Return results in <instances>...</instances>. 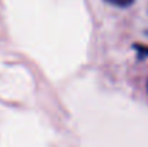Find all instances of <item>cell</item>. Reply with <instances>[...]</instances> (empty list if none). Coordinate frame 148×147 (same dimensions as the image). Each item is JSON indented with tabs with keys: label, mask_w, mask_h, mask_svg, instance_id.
I'll return each mask as SVG.
<instances>
[{
	"label": "cell",
	"mask_w": 148,
	"mask_h": 147,
	"mask_svg": "<svg viewBox=\"0 0 148 147\" xmlns=\"http://www.w3.org/2000/svg\"><path fill=\"white\" fill-rule=\"evenodd\" d=\"M106 1H109L111 4L118 6V7H127V6H130L134 0H106Z\"/></svg>",
	"instance_id": "6da1fadb"
},
{
	"label": "cell",
	"mask_w": 148,
	"mask_h": 147,
	"mask_svg": "<svg viewBox=\"0 0 148 147\" xmlns=\"http://www.w3.org/2000/svg\"><path fill=\"white\" fill-rule=\"evenodd\" d=\"M147 88H148V79H147Z\"/></svg>",
	"instance_id": "7a4b0ae2"
}]
</instances>
